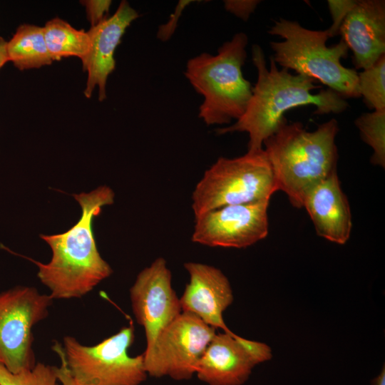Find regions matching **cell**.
<instances>
[{"label": "cell", "mask_w": 385, "mask_h": 385, "mask_svg": "<svg viewBox=\"0 0 385 385\" xmlns=\"http://www.w3.org/2000/svg\"><path fill=\"white\" fill-rule=\"evenodd\" d=\"M371 385H385V366L383 365L379 374L371 381Z\"/></svg>", "instance_id": "f1b7e54d"}, {"label": "cell", "mask_w": 385, "mask_h": 385, "mask_svg": "<svg viewBox=\"0 0 385 385\" xmlns=\"http://www.w3.org/2000/svg\"><path fill=\"white\" fill-rule=\"evenodd\" d=\"M52 299L29 287L0 293V363L19 373L36 364L32 329L46 317Z\"/></svg>", "instance_id": "9c48e42d"}, {"label": "cell", "mask_w": 385, "mask_h": 385, "mask_svg": "<svg viewBox=\"0 0 385 385\" xmlns=\"http://www.w3.org/2000/svg\"><path fill=\"white\" fill-rule=\"evenodd\" d=\"M356 68L367 69L385 56V1L359 0L339 31Z\"/></svg>", "instance_id": "5bb4252c"}, {"label": "cell", "mask_w": 385, "mask_h": 385, "mask_svg": "<svg viewBox=\"0 0 385 385\" xmlns=\"http://www.w3.org/2000/svg\"><path fill=\"white\" fill-rule=\"evenodd\" d=\"M132 322L93 346L81 344L71 336L63 338L64 360L76 385H140L148 377L143 354L130 356L134 342Z\"/></svg>", "instance_id": "52a82bcc"}, {"label": "cell", "mask_w": 385, "mask_h": 385, "mask_svg": "<svg viewBox=\"0 0 385 385\" xmlns=\"http://www.w3.org/2000/svg\"><path fill=\"white\" fill-rule=\"evenodd\" d=\"M9 61L21 71L52 63L43 27L23 24L18 27L6 45Z\"/></svg>", "instance_id": "e0dca14e"}, {"label": "cell", "mask_w": 385, "mask_h": 385, "mask_svg": "<svg viewBox=\"0 0 385 385\" xmlns=\"http://www.w3.org/2000/svg\"><path fill=\"white\" fill-rule=\"evenodd\" d=\"M270 200L227 205L195 217L191 240L208 246L245 248L265 239L269 231Z\"/></svg>", "instance_id": "30bf717a"}, {"label": "cell", "mask_w": 385, "mask_h": 385, "mask_svg": "<svg viewBox=\"0 0 385 385\" xmlns=\"http://www.w3.org/2000/svg\"><path fill=\"white\" fill-rule=\"evenodd\" d=\"M339 132L336 119L307 130L300 122L286 120L263 143L277 190L284 192L295 207H302L306 192L337 172L338 160L335 138Z\"/></svg>", "instance_id": "3957f363"}, {"label": "cell", "mask_w": 385, "mask_h": 385, "mask_svg": "<svg viewBox=\"0 0 385 385\" xmlns=\"http://www.w3.org/2000/svg\"><path fill=\"white\" fill-rule=\"evenodd\" d=\"M252 59L257 80L244 114L234 124L216 130L219 135L247 133V151L263 149L264 141L287 120L284 113L293 108L312 105L316 106L314 114L324 115L340 113L349 107L344 98L329 88L313 93V90L322 88L314 79L292 74L286 68L279 70L272 57L268 68L264 51L257 44L252 47Z\"/></svg>", "instance_id": "6da1fadb"}, {"label": "cell", "mask_w": 385, "mask_h": 385, "mask_svg": "<svg viewBox=\"0 0 385 385\" xmlns=\"http://www.w3.org/2000/svg\"><path fill=\"white\" fill-rule=\"evenodd\" d=\"M278 191L264 149L233 158H219L192 195L195 218L224 206L270 200Z\"/></svg>", "instance_id": "8992f818"}, {"label": "cell", "mask_w": 385, "mask_h": 385, "mask_svg": "<svg viewBox=\"0 0 385 385\" xmlns=\"http://www.w3.org/2000/svg\"><path fill=\"white\" fill-rule=\"evenodd\" d=\"M215 334V329L197 316L182 312L143 353L148 376L191 379Z\"/></svg>", "instance_id": "ba28073f"}, {"label": "cell", "mask_w": 385, "mask_h": 385, "mask_svg": "<svg viewBox=\"0 0 385 385\" xmlns=\"http://www.w3.org/2000/svg\"><path fill=\"white\" fill-rule=\"evenodd\" d=\"M53 349L58 355L61 366L58 367V377L60 385H76L67 369L63 352V347L58 342L55 343Z\"/></svg>", "instance_id": "4316f807"}, {"label": "cell", "mask_w": 385, "mask_h": 385, "mask_svg": "<svg viewBox=\"0 0 385 385\" xmlns=\"http://www.w3.org/2000/svg\"><path fill=\"white\" fill-rule=\"evenodd\" d=\"M358 92L374 111L385 109V56L372 66L358 73Z\"/></svg>", "instance_id": "ffe728a7"}, {"label": "cell", "mask_w": 385, "mask_h": 385, "mask_svg": "<svg viewBox=\"0 0 385 385\" xmlns=\"http://www.w3.org/2000/svg\"><path fill=\"white\" fill-rule=\"evenodd\" d=\"M7 41H6L2 37H0V68L9 61L7 51H6Z\"/></svg>", "instance_id": "83f0119b"}, {"label": "cell", "mask_w": 385, "mask_h": 385, "mask_svg": "<svg viewBox=\"0 0 385 385\" xmlns=\"http://www.w3.org/2000/svg\"><path fill=\"white\" fill-rule=\"evenodd\" d=\"M192 0L179 1L174 12L170 16L169 20L158 27L157 38L161 41H168L174 34L179 19L186 6L193 2Z\"/></svg>", "instance_id": "cb8c5ba5"}, {"label": "cell", "mask_w": 385, "mask_h": 385, "mask_svg": "<svg viewBox=\"0 0 385 385\" xmlns=\"http://www.w3.org/2000/svg\"><path fill=\"white\" fill-rule=\"evenodd\" d=\"M247 43V36L238 32L217 54L204 52L187 61L184 74L203 98L198 116L207 125L230 124L247 107L253 88L242 74Z\"/></svg>", "instance_id": "277c9868"}, {"label": "cell", "mask_w": 385, "mask_h": 385, "mask_svg": "<svg viewBox=\"0 0 385 385\" xmlns=\"http://www.w3.org/2000/svg\"><path fill=\"white\" fill-rule=\"evenodd\" d=\"M234 332L215 334L207 346L195 375L207 385H242L255 366Z\"/></svg>", "instance_id": "2e32d148"}, {"label": "cell", "mask_w": 385, "mask_h": 385, "mask_svg": "<svg viewBox=\"0 0 385 385\" xmlns=\"http://www.w3.org/2000/svg\"><path fill=\"white\" fill-rule=\"evenodd\" d=\"M302 207L309 214L317 234L332 242L345 244L352 219L349 204L341 188L337 172L320 180L304 194Z\"/></svg>", "instance_id": "9a60e30c"}, {"label": "cell", "mask_w": 385, "mask_h": 385, "mask_svg": "<svg viewBox=\"0 0 385 385\" xmlns=\"http://www.w3.org/2000/svg\"><path fill=\"white\" fill-rule=\"evenodd\" d=\"M237 339L247 351L255 366L272 358V349L267 344L250 340L240 336Z\"/></svg>", "instance_id": "603a6c76"}, {"label": "cell", "mask_w": 385, "mask_h": 385, "mask_svg": "<svg viewBox=\"0 0 385 385\" xmlns=\"http://www.w3.org/2000/svg\"><path fill=\"white\" fill-rule=\"evenodd\" d=\"M184 267L190 280L180 297L182 312L197 316L215 329L231 332L222 316L234 300L228 278L220 269L200 262H188Z\"/></svg>", "instance_id": "7c38bea8"}, {"label": "cell", "mask_w": 385, "mask_h": 385, "mask_svg": "<svg viewBox=\"0 0 385 385\" xmlns=\"http://www.w3.org/2000/svg\"><path fill=\"white\" fill-rule=\"evenodd\" d=\"M73 195L81 207L79 220L63 233L41 235L51 247L52 257L48 263L32 260L52 299L81 297L113 273L98 250L92 222L103 206L113 203V191L103 185Z\"/></svg>", "instance_id": "7a4b0ae2"}, {"label": "cell", "mask_w": 385, "mask_h": 385, "mask_svg": "<svg viewBox=\"0 0 385 385\" xmlns=\"http://www.w3.org/2000/svg\"><path fill=\"white\" fill-rule=\"evenodd\" d=\"M260 3L259 0H225L224 7L226 11L245 21Z\"/></svg>", "instance_id": "d4e9b609"}, {"label": "cell", "mask_w": 385, "mask_h": 385, "mask_svg": "<svg viewBox=\"0 0 385 385\" xmlns=\"http://www.w3.org/2000/svg\"><path fill=\"white\" fill-rule=\"evenodd\" d=\"M362 140L373 150L371 163L385 166V109L364 113L355 120Z\"/></svg>", "instance_id": "d6986e66"}, {"label": "cell", "mask_w": 385, "mask_h": 385, "mask_svg": "<svg viewBox=\"0 0 385 385\" xmlns=\"http://www.w3.org/2000/svg\"><path fill=\"white\" fill-rule=\"evenodd\" d=\"M46 47L52 61L76 56L84 59L90 49L88 31L78 30L66 21L55 18L43 27Z\"/></svg>", "instance_id": "ac0fdd59"}, {"label": "cell", "mask_w": 385, "mask_h": 385, "mask_svg": "<svg viewBox=\"0 0 385 385\" xmlns=\"http://www.w3.org/2000/svg\"><path fill=\"white\" fill-rule=\"evenodd\" d=\"M58 367L37 363L19 373L9 371L0 363V385H58Z\"/></svg>", "instance_id": "44dd1931"}, {"label": "cell", "mask_w": 385, "mask_h": 385, "mask_svg": "<svg viewBox=\"0 0 385 385\" xmlns=\"http://www.w3.org/2000/svg\"><path fill=\"white\" fill-rule=\"evenodd\" d=\"M283 40L271 41L272 58L283 68L314 79L344 98H358V73L342 65L348 54L346 43L327 46V30L306 29L297 21L279 18L268 31Z\"/></svg>", "instance_id": "5b68a950"}, {"label": "cell", "mask_w": 385, "mask_h": 385, "mask_svg": "<svg viewBox=\"0 0 385 385\" xmlns=\"http://www.w3.org/2000/svg\"><path fill=\"white\" fill-rule=\"evenodd\" d=\"M139 17V14L127 1H122L115 12L94 26L88 34L90 49L83 59L84 71L88 73L84 95L90 98L93 89L98 88V99L106 98V83L109 75L114 71L115 51L120 43L127 28Z\"/></svg>", "instance_id": "4fadbf2b"}, {"label": "cell", "mask_w": 385, "mask_h": 385, "mask_svg": "<svg viewBox=\"0 0 385 385\" xmlns=\"http://www.w3.org/2000/svg\"><path fill=\"white\" fill-rule=\"evenodd\" d=\"M132 310L144 329L146 347L182 313L180 298L172 286V274L163 257L142 270L130 289Z\"/></svg>", "instance_id": "8fae6325"}, {"label": "cell", "mask_w": 385, "mask_h": 385, "mask_svg": "<svg viewBox=\"0 0 385 385\" xmlns=\"http://www.w3.org/2000/svg\"><path fill=\"white\" fill-rule=\"evenodd\" d=\"M88 19L92 26H94L106 19L111 5V1H84Z\"/></svg>", "instance_id": "484cf974"}, {"label": "cell", "mask_w": 385, "mask_h": 385, "mask_svg": "<svg viewBox=\"0 0 385 385\" xmlns=\"http://www.w3.org/2000/svg\"><path fill=\"white\" fill-rule=\"evenodd\" d=\"M354 0H328L327 4L332 19L331 26L327 29L330 38L339 34V29L351 9L356 4Z\"/></svg>", "instance_id": "7402d4cb"}]
</instances>
